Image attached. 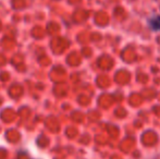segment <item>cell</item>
Segmentation results:
<instances>
[{"mask_svg":"<svg viewBox=\"0 0 160 159\" xmlns=\"http://www.w3.org/2000/svg\"><path fill=\"white\" fill-rule=\"evenodd\" d=\"M148 25L154 31H160V15L152 17L148 20Z\"/></svg>","mask_w":160,"mask_h":159,"instance_id":"1","label":"cell"}]
</instances>
